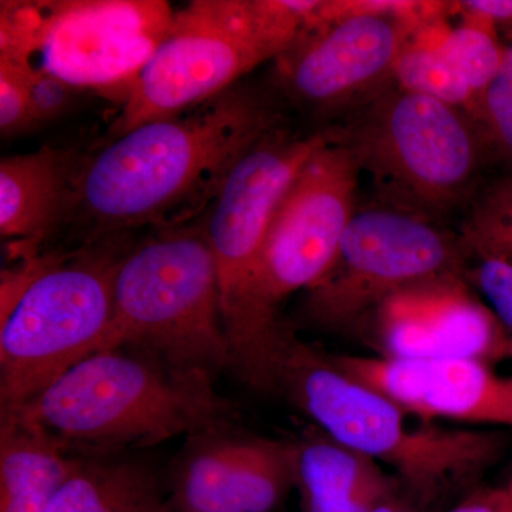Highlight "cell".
<instances>
[{"instance_id": "obj_1", "label": "cell", "mask_w": 512, "mask_h": 512, "mask_svg": "<svg viewBox=\"0 0 512 512\" xmlns=\"http://www.w3.org/2000/svg\"><path fill=\"white\" fill-rule=\"evenodd\" d=\"M281 114L268 97L234 86L214 99L113 137L77 163L70 218L92 229V241L127 229L190 217L214 202L235 164Z\"/></svg>"}, {"instance_id": "obj_2", "label": "cell", "mask_w": 512, "mask_h": 512, "mask_svg": "<svg viewBox=\"0 0 512 512\" xmlns=\"http://www.w3.org/2000/svg\"><path fill=\"white\" fill-rule=\"evenodd\" d=\"M271 392L285 394L329 439L392 468L419 505L474 480L504 450L497 431L410 426L399 406L346 375L291 328L276 352Z\"/></svg>"}, {"instance_id": "obj_3", "label": "cell", "mask_w": 512, "mask_h": 512, "mask_svg": "<svg viewBox=\"0 0 512 512\" xmlns=\"http://www.w3.org/2000/svg\"><path fill=\"white\" fill-rule=\"evenodd\" d=\"M18 414L64 446H156L229 426L231 406L212 377L184 372L137 348L101 350L70 367Z\"/></svg>"}, {"instance_id": "obj_4", "label": "cell", "mask_w": 512, "mask_h": 512, "mask_svg": "<svg viewBox=\"0 0 512 512\" xmlns=\"http://www.w3.org/2000/svg\"><path fill=\"white\" fill-rule=\"evenodd\" d=\"M99 242L69 255L26 256L3 272L0 413L25 406L99 350L124 256L111 238Z\"/></svg>"}, {"instance_id": "obj_5", "label": "cell", "mask_w": 512, "mask_h": 512, "mask_svg": "<svg viewBox=\"0 0 512 512\" xmlns=\"http://www.w3.org/2000/svg\"><path fill=\"white\" fill-rule=\"evenodd\" d=\"M318 2L194 0L175 10L163 42L131 83L111 138L178 116L279 59L302 35Z\"/></svg>"}, {"instance_id": "obj_6", "label": "cell", "mask_w": 512, "mask_h": 512, "mask_svg": "<svg viewBox=\"0 0 512 512\" xmlns=\"http://www.w3.org/2000/svg\"><path fill=\"white\" fill-rule=\"evenodd\" d=\"M332 128L293 133L278 126L235 164L205 224L214 256L229 370L265 390L284 332L272 335L259 318L255 284L259 255L276 208L309 158L332 140Z\"/></svg>"}, {"instance_id": "obj_7", "label": "cell", "mask_w": 512, "mask_h": 512, "mask_svg": "<svg viewBox=\"0 0 512 512\" xmlns=\"http://www.w3.org/2000/svg\"><path fill=\"white\" fill-rule=\"evenodd\" d=\"M148 350L184 372L229 369L205 224L163 228L121 258L113 318L99 350Z\"/></svg>"}, {"instance_id": "obj_8", "label": "cell", "mask_w": 512, "mask_h": 512, "mask_svg": "<svg viewBox=\"0 0 512 512\" xmlns=\"http://www.w3.org/2000/svg\"><path fill=\"white\" fill-rule=\"evenodd\" d=\"M384 204L434 222L470 197L488 148L466 110L389 84L333 128Z\"/></svg>"}, {"instance_id": "obj_9", "label": "cell", "mask_w": 512, "mask_h": 512, "mask_svg": "<svg viewBox=\"0 0 512 512\" xmlns=\"http://www.w3.org/2000/svg\"><path fill=\"white\" fill-rule=\"evenodd\" d=\"M174 13L163 0L2 2L0 59L45 70L76 90L127 93Z\"/></svg>"}, {"instance_id": "obj_10", "label": "cell", "mask_w": 512, "mask_h": 512, "mask_svg": "<svg viewBox=\"0 0 512 512\" xmlns=\"http://www.w3.org/2000/svg\"><path fill=\"white\" fill-rule=\"evenodd\" d=\"M464 254L439 222L387 204L357 208L329 271L305 292L301 315L333 332L359 326L404 288L464 274Z\"/></svg>"}, {"instance_id": "obj_11", "label": "cell", "mask_w": 512, "mask_h": 512, "mask_svg": "<svg viewBox=\"0 0 512 512\" xmlns=\"http://www.w3.org/2000/svg\"><path fill=\"white\" fill-rule=\"evenodd\" d=\"M441 9L439 2H320L316 22L276 59L279 83L312 109L360 106L393 83L403 47Z\"/></svg>"}, {"instance_id": "obj_12", "label": "cell", "mask_w": 512, "mask_h": 512, "mask_svg": "<svg viewBox=\"0 0 512 512\" xmlns=\"http://www.w3.org/2000/svg\"><path fill=\"white\" fill-rule=\"evenodd\" d=\"M333 133V128H332ZM360 168L352 151L332 140L316 151L286 191L269 225L256 271L255 298L262 325L285 329L279 305L308 291L329 271L357 211Z\"/></svg>"}, {"instance_id": "obj_13", "label": "cell", "mask_w": 512, "mask_h": 512, "mask_svg": "<svg viewBox=\"0 0 512 512\" xmlns=\"http://www.w3.org/2000/svg\"><path fill=\"white\" fill-rule=\"evenodd\" d=\"M170 477L178 512H272L295 488V443L221 427L188 437Z\"/></svg>"}, {"instance_id": "obj_14", "label": "cell", "mask_w": 512, "mask_h": 512, "mask_svg": "<svg viewBox=\"0 0 512 512\" xmlns=\"http://www.w3.org/2000/svg\"><path fill=\"white\" fill-rule=\"evenodd\" d=\"M384 356L490 360L512 356V335L474 295L464 274L440 276L394 293L375 315Z\"/></svg>"}, {"instance_id": "obj_15", "label": "cell", "mask_w": 512, "mask_h": 512, "mask_svg": "<svg viewBox=\"0 0 512 512\" xmlns=\"http://www.w3.org/2000/svg\"><path fill=\"white\" fill-rule=\"evenodd\" d=\"M342 372L427 424L458 421L512 429V376L476 359L330 356Z\"/></svg>"}, {"instance_id": "obj_16", "label": "cell", "mask_w": 512, "mask_h": 512, "mask_svg": "<svg viewBox=\"0 0 512 512\" xmlns=\"http://www.w3.org/2000/svg\"><path fill=\"white\" fill-rule=\"evenodd\" d=\"M76 168L72 154L49 147L0 160V235L22 245L23 256L36 255L70 218Z\"/></svg>"}, {"instance_id": "obj_17", "label": "cell", "mask_w": 512, "mask_h": 512, "mask_svg": "<svg viewBox=\"0 0 512 512\" xmlns=\"http://www.w3.org/2000/svg\"><path fill=\"white\" fill-rule=\"evenodd\" d=\"M295 448L302 512H372L403 490L379 463L328 436L306 437Z\"/></svg>"}, {"instance_id": "obj_18", "label": "cell", "mask_w": 512, "mask_h": 512, "mask_svg": "<svg viewBox=\"0 0 512 512\" xmlns=\"http://www.w3.org/2000/svg\"><path fill=\"white\" fill-rule=\"evenodd\" d=\"M62 441L36 423L2 414L0 512H47L79 466Z\"/></svg>"}, {"instance_id": "obj_19", "label": "cell", "mask_w": 512, "mask_h": 512, "mask_svg": "<svg viewBox=\"0 0 512 512\" xmlns=\"http://www.w3.org/2000/svg\"><path fill=\"white\" fill-rule=\"evenodd\" d=\"M47 512H173L156 474L138 461L80 460Z\"/></svg>"}, {"instance_id": "obj_20", "label": "cell", "mask_w": 512, "mask_h": 512, "mask_svg": "<svg viewBox=\"0 0 512 512\" xmlns=\"http://www.w3.org/2000/svg\"><path fill=\"white\" fill-rule=\"evenodd\" d=\"M429 26L417 30L403 47L394 64L393 82L407 92L433 97L473 114L477 96L433 42Z\"/></svg>"}, {"instance_id": "obj_21", "label": "cell", "mask_w": 512, "mask_h": 512, "mask_svg": "<svg viewBox=\"0 0 512 512\" xmlns=\"http://www.w3.org/2000/svg\"><path fill=\"white\" fill-rule=\"evenodd\" d=\"M436 28V23L427 28L431 39L478 99L503 67L505 46L498 40L497 26L466 15L461 25L443 30Z\"/></svg>"}, {"instance_id": "obj_22", "label": "cell", "mask_w": 512, "mask_h": 512, "mask_svg": "<svg viewBox=\"0 0 512 512\" xmlns=\"http://www.w3.org/2000/svg\"><path fill=\"white\" fill-rule=\"evenodd\" d=\"M460 242L478 259L512 262V175L493 181L477 195Z\"/></svg>"}, {"instance_id": "obj_23", "label": "cell", "mask_w": 512, "mask_h": 512, "mask_svg": "<svg viewBox=\"0 0 512 512\" xmlns=\"http://www.w3.org/2000/svg\"><path fill=\"white\" fill-rule=\"evenodd\" d=\"M471 116L483 133L488 151L512 165V83L497 76L478 96Z\"/></svg>"}, {"instance_id": "obj_24", "label": "cell", "mask_w": 512, "mask_h": 512, "mask_svg": "<svg viewBox=\"0 0 512 512\" xmlns=\"http://www.w3.org/2000/svg\"><path fill=\"white\" fill-rule=\"evenodd\" d=\"M476 268L464 272L468 284L483 293L488 308L512 335V262L480 258Z\"/></svg>"}, {"instance_id": "obj_25", "label": "cell", "mask_w": 512, "mask_h": 512, "mask_svg": "<svg viewBox=\"0 0 512 512\" xmlns=\"http://www.w3.org/2000/svg\"><path fill=\"white\" fill-rule=\"evenodd\" d=\"M33 124L22 64L0 60V130L3 136L22 133Z\"/></svg>"}, {"instance_id": "obj_26", "label": "cell", "mask_w": 512, "mask_h": 512, "mask_svg": "<svg viewBox=\"0 0 512 512\" xmlns=\"http://www.w3.org/2000/svg\"><path fill=\"white\" fill-rule=\"evenodd\" d=\"M19 64H22L25 74L26 90L35 123L53 120L63 114L72 103L76 89L45 70L25 63Z\"/></svg>"}, {"instance_id": "obj_27", "label": "cell", "mask_w": 512, "mask_h": 512, "mask_svg": "<svg viewBox=\"0 0 512 512\" xmlns=\"http://www.w3.org/2000/svg\"><path fill=\"white\" fill-rule=\"evenodd\" d=\"M457 5L464 15L488 20L495 26H512V0H464Z\"/></svg>"}, {"instance_id": "obj_28", "label": "cell", "mask_w": 512, "mask_h": 512, "mask_svg": "<svg viewBox=\"0 0 512 512\" xmlns=\"http://www.w3.org/2000/svg\"><path fill=\"white\" fill-rule=\"evenodd\" d=\"M450 512H512V510L503 490H487L471 495Z\"/></svg>"}, {"instance_id": "obj_29", "label": "cell", "mask_w": 512, "mask_h": 512, "mask_svg": "<svg viewBox=\"0 0 512 512\" xmlns=\"http://www.w3.org/2000/svg\"><path fill=\"white\" fill-rule=\"evenodd\" d=\"M420 507L421 505L413 501L409 495L404 493V491H400V493L384 501L372 512H421Z\"/></svg>"}, {"instance_id": "obj_30", "label": "cell", "mask_w": 512, "mask_h": 512, "mask_svg": "<svg viewBox=\"0 0 512 512\" xmlns=\"http://www.w3.org/2000/svg\"><path fill=\"white\" fill-rule=\"evenodd\" d=\"M498 76L504 77L505 80L512 83V42L510 45L505 46L503 67Z\"/></svg>"}, {"instance_id": "obj_31", "label": "cell", "mask_w": 512, "mask_h": 512, "mask_svg": "<svg viewBox=\"0 0 512 512\" xmlns=\"http://www.w3.org/2000/svg\"><path fill=\"white\" fill-rule=\"evenodd\" d=\"M503 493L505 495V498H507L508 504H510L512 510V478L510 480V483H508L507 487L504 488Z\"/></svg>"}, {"instance_id": "obj_32", "label": "cell", "mask_w": 512, "mask_h": 512, "mask_svg": "<svg viewBox=\"0 0 512 512\" xmlns=\"http://www.w3.org/2000/svg\"><path fill=\"white\" fill-rule=\"evenodd\" d=\"M173 512H178V511H175L174 508H173Z\"/></svg>"}]
</instances>
